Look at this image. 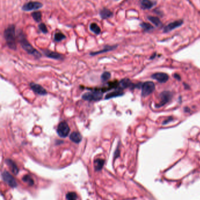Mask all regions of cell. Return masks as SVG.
<instances>
[{
  "label": "cell",
  "mask_w": 200,
  "mask_h": 200,
  "mask_svg": "<svg viewBox=\"0 0 200 200\" xmlns=\"http://www.w3.org/2000/svg\"><path fill=\"white\" fill-rule=\"evenodd\" d=\"M18 38L21 46L28 54L33 56L36 59H39L41 57V54L31 45V44L26 39V37L23 31H20L18 32Z\"/></svg>",
  "instance_id": "1"
},
{
  "label": "cell",
  "mask_w": 200,
  "mask_h": 200,
  "mask_svg": "<svg viewBox=\"0 0 200 200\" xmlns=\"http://www.w3.org/2000/svg\"><path fill=\"white\" fill-rule=\"evenodd\" d=\"M4 36L6 43L9 48L12 50L17 49L15 26L14 25H9L4 31Z\"/></svg>",
  "instance_id": "2"
},
{
  "label": "cell",
  "mask_w": 200,
  "mask_h": 200,
  "mask_svg": "<svg viewBox=\"0 0 200 200\" xmlns=\"http://www.w3.org/2000/svg\"><path fill=\"white\" fill-rule=\"evenodd\" d=\"M103 94L102 92L100 91L97 88H94L91 92L83 94L82 98L88 101H98L102 98Z\"/></svg>",
  "instance_id": "3"
},
{
  "label": "cell",
  "mask_w": 200,
  "mask_h": 200,
  "mask_svg": "<svg viewBox=\"0 0 200 200\" xmlns=\"http://www.w3.org/2000/svg\"><path fill=\"white\" fill-rule=\"evenodd\" d=\"M70 130H71L68 124L65 121H62L60 122L57 129L58 135H59V137L62 138H66L69 135Z\"/></svg>",
  "instance_id": "4"
},
{
  "label": "cell",
  "mask_w": 200,
  "mask_h": 200,
  "mask_svg": "<svg viewBox=\"0 0 200 200\" xmlns=\"http://www.w3.org/2000/svg\"><path fill=\"white\" fill-rule=\"evenodd\" d=\"M155 90V84L152 82H144L141 87V95L146 97L152 94Z\"/></svg>",
  "instance_id": "5"
},
{
  "label": "cell",
  "mask_w": 200,
  "mask_h": 200,
  "mask_svg": "<svg viewBox=\"0 0 200 200\" xmlns=\"http://www.w3.org/2000/svg\"><path fill=\"white\" fill-rule=\"evenodd\" d=\"M43 4L38 1H29L22 7V10L24 11H31L33 10H38L42 8Z\"/></svg>",
  "instance_id": "6"
},
{
  "label": "cell",
  "mask_w": 200,
  "mask_h": 200,
  "mask_svg": "<svg viewBox=\"0 0 200 200\" xmlns=\"http://www.w3.org/2000/svg\"><path fill=\"white\" fill-rule=\"evenodd\" d=\"M2 177L3 180L6 182L10 187H16L17 186V183L14 178L11 176L8 172L4 171L2 173Z\"/></svg>",
  "instance_id": "7"
},
{
  "label": "cell",
  "mask_w": 200,
  "mask_h": 200,
  "mask_svg": "<svg viewBox=\"0 0 200 200\" xmlns=\"http://www.w3.org/2000/svg\"><path fill=\"white\" fill-rule=\"evenodd\" d=\"M172 94L170 91H164L160 95V102L157 106L160 108L168 103L171 99Z\"/></svg>",
  "instance_id": "8"
},
{
  "label": "cell",
  "mask_w": 200,
  "mask_h": 200,
  "mask_svg": "<svg viewBox=\"0 0 200 200\" xmlns=\"http://www.w3.org/2000/svg\"><path fill=\"white\" fill-rule=\"evenodd\" d=\"M43 53L49 58L55 59V60H62L64 59V56L58 52L51 51L48 49H42Z\"/></svg>",
  "instance_id": "9"
},
{
  "label": "cell",
  "mask_w": 200,
  "mask_h": 200,
  "mask_svg": "<svg viewBox=\"0 0 200 200\" xmlns=\"http://www.w3.org/2000/svg\"><path fill=\"white\" fill-rule=\"evenodd\" d=\"M29 85L31 89L36 94H39L40 95H45L48 94L47 90L42 86L38 84L35 82H31L29 84Z\"/></svg>",
  "instance_id": "10"
},
{
  "label": "cell",
  "mask_w": 200,
  "mask_h": 200,
  "mask_svg": "<svg viewBox=\"0 0 200 200\" xmlns=\"http://www.w3.org/2000/svg\"><path fill=\"white\" fill-rule=\"evenodd\" d=\"M183 24V20H177L176 21L172 22L169 24H168L166 26H165L164 28V32H168L177 28Z\"/></svg>",
  "instance_id": "11"
},
{
  "label": "cell",
  "mask_w": 200,
  "mask_h": 200,
  "mask_svg": "<svg viewBox=\"0 0 200 200\" xmlns=\"http://www.w3.org/2000/svg\"><path fill=\"white\" fill-rule=\"evenodd\" d=\"M152 77L159 82H167L168 80V76L165 73H156L153 74Z\"/></svg>",
  "instance_id": "12"
},
{
  "label": "cell",
  "mask_w": 200,
  "mask_h": 200,
  "mask_svg": "<svg viewBox=\"0 0 200 200\" xmlns=\"http://www.w3.org/2000/svg\"><path fill=\"white\" fill-rule=\"evenodd\" d=\"M117 47H118V45H113V46L106 45V46H105V47L103 49H102L100 50L91 52L90 53V55L91 56H96V55H99V54L106 53L107 52H110V51H112V50L115 49Z\"/></svg>",
  "instance_id": "13"
},
{
  "label": "cell",
  "mask_w": 200,
  "mask_h": 200,
  "mask_svg": "<svg viewBox=\"0 0 200 200\" xmlns=\"http://www.w3.org/2000/svg\"><path fill=\"white\" fill-rule=\"evenodd\" d=\"M69 139L75 143H79L82 140V136L79 132H73L69 136Z\"/></svg>",
  "instance_id": "14"
},
{
  "label": "cell",
  "mask_w": 200,
  "mask_h": 200,
  "mask_svg": "<svg viewBox=\"0 0 200 200\" xmlns=\"http://www.w3.org/2000/svg\"><path fill=\"white\" fill-rule=\"evenodd\" d=\"M122 90H123L121 89V88L116 89L115 91H113L106 94L105 99V100H109V99H111V98H113L122 96L124 94V93L122 91Z\"/></svg>",
  "instance_id": "15"
},
{
  "label": "cell",
  "mask_w": 200,
  "mask_h": 200,
  "mask_svg": "<svg viewBox=\"0 0 200 200\" xmlns=\"http://www.w3.org/2000/svg\"><path fill=\"white\" fill-rule=\"evenodd\" d=\"M99 15L100 17L103 19L110 18L113 16V12L106 8H104L102 10H100V11L99 12Z\"/></svg>",
  "instance_id": "16"
},
{
  "label": "cell",
  "mask_w": 200,
  "mask_h": 200,
  "mask_svg": "<svg viewBox=\"0 0 200 200\" xmlns=\"http://www.w3.org/2000/svg\"><path fill=\"white\" fill-rule=\"evenodd\" d=\"M119 84H120V87L123 90L125 88H129V87H134V85L132 84L131 81L129 80L128 79H123L120 82H119Z\"/></svg>",
  "instance_id": "17"
},
{
  "label": "cell",
  "mask_w": 200,
  "mask_h": 200,
  "mask_svg": "<svg viewBox=\"0 0 200 200\" xmlns=\"http://www.w3.org/2000/svg\"><path fill=\"white\" fill-rule=\"evenodd\" d=\"M5 162L7 164V165L10 167L11 172L14 174L15 175H17L18 173V167L16 165V164L12 161V160L11 159H7L5 160Z\"/></svg>",
  "instance_id": "18"
},
{
  "label": "cell",
  "mask_w": 200,
  "mask_h": 200,
  "mask_svg": "<svg viewBox=\"0 0 200 200\" xmlns=\"http://www.w3.org/2000/svg\"><path fill=\"white\" fill-rule=\"evenodd\" d=\"M105 160L102 159H97L94 161V166L95 170L97 171L100 170L105 165Z\"/></svg>",
  "instance_id": "19"
},
{
  "label": "cell",
  "mask_w": 200,
  "mask_h": 200,
  "mask_svg": "<svg viewBox=\"0 0 200 200\" xmlns=\"http://www.w3.org/2000/svg\"><path fill=\"white\" fill-rule=\"evenodd\" d=\"M141 7L143 10L150 9L154 5V2L150 0H141Z\"/></svg>",
  "instance_id": "20"
},
{
  "label": "cell",
  "mask_w": 200,
  "mask_h": 200,
  "mask_svg": "<svg viewBox=\"0 0 200 200\" xmlns=\"http://www.w3.org/2000/svg\"><path fill=\"white\" fill-rule=\"evenodd\" d=\"M90 30L96 35H99L101 33V29L99 25L96 23H92L89 26Z\"/></svg>",
  "instance_id": "21"
},
{
  "label": "cell",
  "mask_w": 200,
  "mask_h": 200,
  "mask_svg": "<svg viewBox=\"0 0 200 200\" xmlns=\"http://www.w3.org/2000/svg\"><path fill=\"white\" fill-rule=\"evenodd\" d=\"M65 38H66V36L60 32H56L54 35V40L57 42H59L64 40Z\"/></svg>",
  "instance_id": "22"
},
{
  "label": "cell",
  "mask_w": 200,
  "mask_h": 200,
  "mask_svg": "<svg viewBox=\"0 0 200 200\" xmlns=\"http://www.w3.org/2000/svg\"><path fill=\"white\" fill-rule=\"evenodd\" d=\"M33 19L36 22H39L41 21L42 19V13L40 11H35L32 12L31 14Z\"/></svg>",
  "instance_id": "23"
},
{
  "label": "cell",
  "mask_w": 200,
  "mask_h": 200,
  "mask_svg": "<svg viewBox=\"0 0 200 200\" xmlns=\"http://www.w3.org/2000/svg\"><path fill=\"white\" fill-rule=\"evenodd\" d=\"M110 77H111V73L109 71H105L102 74L100 79L103 82H106L110 79Z\"/></svg>",
  "instance_id": "24"
},
{
  "label": "cell",
  "mask_w": 200,
  "mask_h": 200,
  "mask_svg": "<svg viewBox=\"0 0 200 200\" xmlns=\"http://www.w3.org/2000/svg\"><path fill=\"white\" fill-rule=\"evenodd\" d=\"M148 18L153 24H154L156 26H160L162 24V22H161L160 19L158 18L157 17L150 16H149Z\"/></svg>",
  "instance_id": "25"
},
{
  "label": "cell",
  "mask_w": 200,
  "mask_h": 200,
  "mask_svg": "<svg viewBox=\"0 0 200 200\" xmlns=\"http://www.w3.org/2000/svg\"><path fill=\"white\" fill-rule=\"evenodd\" d=\"M23 180L24 181V182L28 184V185H29V186H32L34 184L33 179L31 178V177L29 176L28 175L24 176L23 178Z\"/></svg>",
  "instance_id": "26"
},
{
  "label": "cell",
  "mask_w": 200,
  "mask_h": 200,
  "mask_svg": "<svg viewBox=\"0 0 200 200\" xmlns=\"http://www.w3.org/2000/svg\"><path fill=\"white\" fill-rule=\"evenodd\" d=\"M66 200H77V194L74 192L68 193L66 196Z\"/></svg>",
  "instance_id": "27"
},
{
  "label": "cell",
  "mask_w": 200,
  "mask_h": 200,
  "mask_svg": "<svg viewBox=\"0 0 200 200\" xmlns=\"http://www.w3.org/2000/svg\"><path fill=\"white\" fill-rule=\"evenodd\" d=\"M38 28L43 34H47L48 32L47 27L46 25L44 23H41V24H39Z\"/></svg>",
  "instance_id": "28"
},
{
  "label": "cell",
  "mask_w": 200,
  "mask_h": 200,
  "mask_svg": "<svg viewBox=\"0 0 200 200\" xmlns=\"http://www.w3.org/2000/svg\"><path fill=\"white\" fill-rule=\"evenodd\" d=\"M141 28L144 30V31H150L153 29V26L151 24L147 22H143L141 24Z\"/></svg>",
  "instance_id": "29"
},
{
  "label": "cell",
  "mask_w": 200,
  "mask_h": 200,
  "mask_svg": "<svg viewBox=\"0 0 200 200\" xmlns=\"http://www.w3.org/2000/svg\"><path fill=\"white\" fill-rule=\"evenodd\" d=\"M119 154H120V151L118 149V148H117V149H116V150L115 152V159L117 157L119 156Z\"/></svg>",
  "instance_id": "30"
},
{
  "label": "cell",
  "mask_w": 200,
  "mask_h": 200,
  "mask_svg": "<svg viewBox=\"0 0 200 200\" xmlns=\"http://www.w3.org/2000/svg\"><path fill=\"white\" fill-rule=\"evenodd\" d=\"M116 1H118V0H116Z\"/></svg>",
  "instance_id": "31"
}]
</instances>
